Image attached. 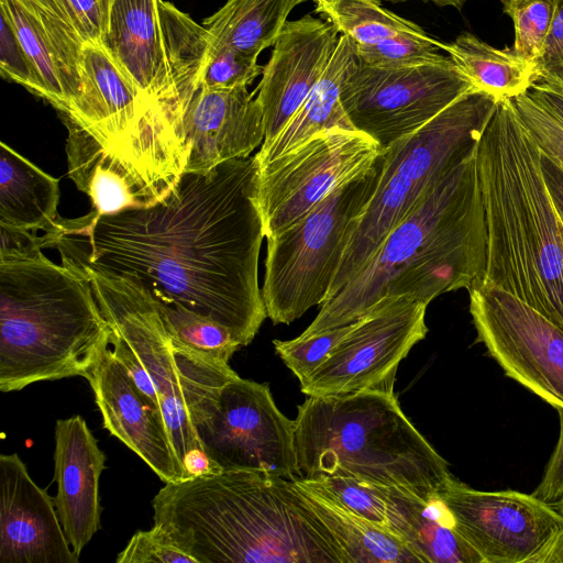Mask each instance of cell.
I'll return each instance as SVG.
<instances>
[{
	"label": "cell",
	"mask_w": 563,
	"mask_h": 563,
	"mask_svg": "<svg viewBox=\"0 0 563 563\" xmlns=\"http://www.w3.org/2000/svg\"><path fill=\"white\" fill-rule=\"evenodd\" d=\"M255 156L183 173L156 203L59 218L45 233L62 263L156 289L250 344L267 318L258 285L264 235Z\"/></svg>",
	"instance_id": "obj_1"
},
{
	"label": "cell",
	"mask_w": 563,
	"mask_h": 563,
	"mask_svg": "<svg viewBox=\"0 0 563 563\" xmlns=\"http://www.w3.org/2000/svg\"><path fill=\"white\" fill-rule=\"evenodd\" d=\"M154 526L197 563H347L294 481L255 471L166 483Z\"/></svg>",
	"instance_id": "obj_2"
},
{
	"label": "cell",
	"mask_w": 563,
	"mask_h": 563,
	"mask_svg": "<svg viewBox=\"0 0 563 563\" xmlns=\"http://www.w3.org/2000/svg\"><path fill=\"white\" fill-rule=\"evenodd\" d=\"M486 262V229L476 152L433 183L380 242L361 269L301 333L346 325L382 297L429 305L441 294L471 289Z\"/></svg>",
	"instance_id": "obj_3"
},
{
	"label": "cell",
	"mask_w": 563,
	"mask_h": 563,
	"mask_svg": "<svg viewBox=\"0 0 563 563\" xmlns=\"http://www.w3.org/2000/svg\"><path fill=\"white\" fill-rule=\"evenodd\" d=\"M541 156L510 99H500L476 148L486 262L473 287L501 288L563 328L562 225Z\"/></svg>",
	"instance_id": "obj_4"
},
{
	"label": "cell",
	"mask_w": 563,
	"mask_h": 563,
	"mask_svg": "<svg viewBox=\"0 0 563 563\" xmlns=\"http://www.w3.org/2000/svg\"><path fill=\"white\" fill-rule=\"evenodd\" d=\"M41 247L0 254V390L88 377L111 345L89 280Z\"/></svg>",
	"instance_id": "obj_5"
},
{
	"label": "cell",
	"mask_w": 563,
	"mask_h": 563,
	"mask_svg": "<svg viewBox=\"0 0 563 563\" xmlns=\"http://www.w3.org/2000/svg\"><path fill=\"white\" fill-rule=\"evenodd\" d=\"M298 478L352 477L430 500L454 478L394 391L308 396L294 420Z\"/></svg>",
	"instance_id": "obj_6"
},
{
	"label": "cell",
	"mask_w": 563,
	"mask_h": 563,
	"mask_svg": "<svg viewBox=\"0 0 563 563\" xmlns=\"http://www.w3.org/2000/svg\"><path fill=\"white\" fill-rule=\"evenodd\" d=\"M67 266L84 273L112 331L148 374L184 467L191 454L203 451L196 427L210 417L221 389L239 375L229 363L175 341L144 287L88 266Z\"/></svg>",
	"instance_id": "obj_7"
},
{
	"label": "cell",
	"mask_w": 563,
	"mask_h": 563,
	"mask_svg": "<svg viewBox=\"0 0 563 563\" xmlns=\"http://www.w3.org/2000/svg\"><path fill=\"white\" fill-rule=\"evenodd\" d=\"M499 100L474 88L419 130L383 150L375 190L351 224L325 302L361 269L423 192L476 152Z\"/></svg>",
	"instance_id": "obj_8"
},
{
	"label": "cell",
	"mask_w": 563,
	"mask_h": 563,
	"mask_svg": "<svg viewBox=\"0 0 563 563\" xmlns=\"http://www.w3.org/2000/svg\"><path fill=\"white\" fill-rule=\"evenodd\" d=\"M382 168L375 164L335 187L306 214L266 238L262 297L274 324H289L323 305L353 220L371 199Z\"/></svg>",
	"instance_id": "obj_9"
},
{
	"label": "cell",
	"mask_w": 563,
	"mask_h": 563,
	"mask_svg": "<svg viewBox=\"0 0 563 563\" xmlns=\"http://www.w3.org/2000/svg\"><path fill=\"white\" fill-rule=\"evenodd\" d=\"M102 46L180 131L184 109L209 58L203 25L164 0H113Z\"/></svg>",
	"instance_id": "obj_10"
},
{
	"label": "cell",
	"mask_w": 563,
	"mask_h": 563,
	"mask_svg": "<svg viewBox=\"0 0 563 563\" xmlns=\"http://www.w3.org/2000/svg\"><path fill=\"white\" fill-rule=\"evenodd\" d=\"M474 88L450 56L417 66L384 68L367 65L355 54L342 76L340 99L353 128L384 150Z\"/></svg>",
	"instance_id": "obj_11"
},
{
	"label": "cell",
	"mask_w": 563,
	"mask_h": 563,
	"mask_svg": "<svg viewBox=\"0 0 563 563\" xmlns=\"http://www.w3.org/2000/svg\"><path fill=\"white\" fill-rule=\"evenodd\" d=\"M383 148L371 136L332 128L258 166L257 205L268 238L306 214L335 187L371 168Z\"/></svg>",
	"instance_id": "obj_12"
},
{
	"label": "cell",
	"mask_w": 563,
	"mask_h": 563,
	"mask_svg": "<svg viewBox=\"0 0 563 563\" xmlns=\"http://www.w3.org/2000/svg\"><path fill=\"white\" fill-rule=\"evenodd\" d=\"M427 307L409 296L382 297L353 322L327 361L300 382L301 393L394 391L398 365L428 333Z\"/></svg>",
	"instance_id": "obj_13"
},
{
	"label": "cell",
	"mask_w": 563,
	"mask_h": 563,
	"mask_svg": "<svg viewBox=\"0 0 563 563\" xmlns=\"http://www.w3.org/2000/svg\"><path fill=\"white\" fill-rule=\"evenodd\" d=\"M294 426L277 408L267 384L236 376L196 430L205 453L222 471H255L295 481Z\"/></svg>",
	"instance_id": "obj_14"
},
{
	"label": "cell",
	"mask_w": 563,
	"mask_h": 563,
	"mask_svg": "<svg viewBox=\"0 0 563 563\" xmlns=\"http://www.w3.org/2000/svg\"><path fill=\"white\" fill-rule=\"evenodd\" d=\"M468 294L476 341L508 377L563 408V328L501 288L472 287Z\"/></svg>",
	"instance_id": "obj_15"
},
{
	"label": "cell",
	"mask_w": 563,
	"mask_h": 563,
	"mask_svg": "<svg viewBox=\"0 0 563 563\" xmlns=\"http://www.w3.org/2000/svg\"><path fill=\"white\" fill-rule=\"evenodd\" d=\"M439 496L484 563L533 562L563 530V515L533 494L477 490L453 478Z\"/></svg>",
	"instance_id": "obj_16"
},
{
	"label": "cell",
	"mask_w": 563,
	"mask_h": 563,
	"mask_svg": "<svg viewBox=\"0 0 563 563\" xmlns=\"http://www.w3.org/2000/svg\"><path fill=\"white\" fill-rule=\"evenodd\" d=\"M339 32L310 14L287 21L263 66L256 100L269 144L302 106L329 65Z\"/></svg>",
	"instance_id": "obj_17"
},
{
	"label": "cell",
	"mask_w": 563,
	"mask_h": 563,
	"mask_svg": "<svg viewBox=\"0 0 563 563\" xmlns=\"http://www.w3.org/2000/svg\"><path fill=\"white\" fill-rule=\"evenodd\" d=\"M255 92L247 87L197 88L180 121L185 173H207L223 162L249 157L263 143V114Z\"/></svg>",
	"instance_id": "obj_18"
},
{
	"label": "cell",
	"mask_w": 563,
	"mask_h": 563,
	"mask_svg": "<svg viewBox=\"0 0 563 563\" xmlns=\"http://www.w3.org/2000/svg\"><path fill=\"white\" fill-rule=\"evenodd\" d=\"M54 498L16 453L0 455V563H78Z\"/></svg>",
	"instance_id": "obj_19"
},
{
	"label": "cell",
	"mask_w": 563,
	"mask_h": 563,
	"mask_svg": "<svg viewBox=\"0 0 563 563\" xmlns=\"http://www.w3.org/2000/svg\"><path fill=\"white\" fill-rule=\"evenodd\" d=\"M86 379L110 434L136 453L165 484L185 481L163 415L137 390L111 345Z\"/></svg>",
	"instance_id": "obj_20"
},
{
	"label": "cell",
	"mask_w": 563,
	"mask_h": 563,
	"mask_svg": "<svg viewBox=\"0 0 563 563\" xmlns=\"http://www.w3.org/2000/svg\"><path fill=\"white\" fill-rule=\"evenodd\" d=\"M106 459L81 416L57 420L54 501L65 536L77 556L100 528L99 479Z\"/></svg>",
	"instance_id": "obj_21"
},
{
	"label": "cell",
	"mask_w": 563,
	"mask_h": 563,
	"mask_svg": "<svg viewBox=\"0 0 563 563\" xmlns=\"http://www.w3.org/2000/svg\"><path fill=\"white\" fill-rule=\"evenodd\" d=\"M44 88V100L68 114L82 89L80 37L34 0H0Z\"/></svg>",
	"instance_id": "obj_22"
},
{
	"label": "cell",
	"mask_w": 563,
	"mask_h": 563,
	"mask_svg": "<svg viewBox=\"0 0 563 563\" xmlns=\"http://www.w3.org/2000/svg\"><path fill=\"white\" fill-rule=\"evenodd\" d=\"M387 504L388 530L401 539L422 563H484L456 530L439 497L424 500L400 487L380 486Z\"/></svg>",
	"instance_id": "obj_23"
},
{
	"label": "cell",
	"mask_w": 563,
	"mask_h": 563,
	"mask_svg": "<svg viewBox=\"0 0 563 563\" xmlns=\"http://www.w3.org/2000/svg\"><path fill=\"white\" fill-rule=\"evenodd\" d=\"M59 117L68 131V175L77 188L91 199L96 216L151 206L133 176L109 156L90 133L68 117Z\"/></svg>",
	"instance_id": "obj_24"
},
{
	"label": "cell",
	"mask_w": 563,
	"mask_h": 563,
	"mask_svg": "<svg viewBox=\"0 0 563 563\" xmlns=\"http://www.w3.org/2000/svg\"><path fill=\"white\" fill-rule=\"evenodd\" d=\"M58 179L4 142L0 143V225L29 232H54L60 217Z\"/></svg>",
	"instance_id": "obj_25"
},
{
	"label": "cell",
	"mask_w": 563,
	"mask_h": 563,
	"mask_svg": "<svg viewBox=\"0 0 563 563\" xmlns=\"http://www.w3.org/2000/svg\"><path fill=\"white\" fill-rule=\"evenodd\" d=\"M355 54L354 41L341 35L329 65L302 106L280 133L254 155L258 166L290 152L321 131L332 128L355 130L340 99L342 76Z\"/></svg>",
	"instance_id": "obj_26"
},
{
	"label": "cell",
	"mask_w": 563,
	"mask_h": 563,
	"mask_svg": "<svg viewBox=\"0 0 563 563\" xmlns=\"http://www.w3.org/2000/svg\"><path fill=\"white\" fill-rule=\"evenodd\" d=\"M305 499L345 552L347 563H422L397 536L342 508L294 481Z\"/></svg>",
	"instance_id": "obj_27"
},
{
	"label": "cell",
	"mask_w": 563,
	"mask_h": 563,
	"mask_svg": "<svg viewBox=\"0 0 563 563\" xmlns=\"http://www.w3.org/2000/svg\"><path fill=\"white\" fill-rule=\"evenodd\" d=\"M302 0H228L202 25L210 44L257 58L275 44L291 10Z\"/></svg>",
	"instance_id": "obj_28"
},
{
	"label": "cell",
	"mask_w": 563,
	"mask_h": 563,
	"mask_svg": "<svg viewBox=\"0 0 563 563\" xmlns=\"http://www.w3.org/2000/svg\"><path fill=\"white\" fill-rule=\"evenodd\" d=\"M443 49L476 89L499 99L516 97L538 80L536 64L518 56L511 48H495L468 32L444 43Z\"/></svg>",
	"instance_id": "obj_29"
},
{
	"label": "cell",
	"mask_w": 563,
	"mask_h": 563,
	"mask_svg": "<svg viewBox=\"0 0 563 563\" xmlns=\"http://www.w3.org/2000/svg\"><path fill=\"white\" fill-rule=\"evenodd\" d=\"M303 1H312L317 13L357 45L374 44L399 35H427L416 23L383 8L378 0Z\"/></svg>",
	"instance_id": "obj_30"
},
{
	"label": "cell",
	"mask_w": 563,
	"mask_h": 563,
	"mask_svg": "<svg viewBox=\"0 0 563 563\" xmlns=\"http://www.w3.org/2000/svg\"><path fill=\"white\" fill-rule=\"evenodd\" d=\"M169 335L201 354L229 363L241 347L231 331L216 320L190 310L163 292L145 288Z\"/></svg>",
	"instance_id": "obj_31"
},
{
	"label": "cell",
	"mask_w": 563,
	"mask_h": 563,
	"mask_svg": "<svg viewBox=\"0 0 563 563\" xmlns=\"http://www.w3.org/2000/svg\"><path fill=\"white\" fill-rule=\"evenodd\" d=\"M504 12L515 26L511 49L523 59L537 65L550 36L556 0H501Z\"/></svg>",
	"instance_id": "obj_32"
},
{
	"label": "cell",
	"mask_w": 563,
	"mask_h": 563,
	"mask_svg": "<svg viewBox=\"0 0 563 563\" xmlns=\"http://www.w3.org/2000/svg\"><path fill=\"white\" fill-rule=\"evenodd\" d=\"M299 479L350 512L388 530L387 504L379 485L344 476Z\"/></svg>",
	"instance_id": "obj_33"
},
{
	"label": "cell",
	"mask_w": 563,
	"mask_h": 563,
	"mask_svg": "<svg viewBox=\"0 0 563 563\" xmlns=\"http://www.w3.org/2000/svg\"><path fill=\"white\" fill-rule=\"evenodd\" d=\"M356 45L357 57L365 64L384 68H401L443 58L439 49L444 43L427 35H399L374 44Z\"/></svg>",
	"instance_id": "obj_34"
},
{
	"label": "cell",
	"mask_w": 563,
	"mask_h": 563,
	"mask_svg": "<svg viewBox=\"0 0 563 563\" xmlns=\"http://www.w3.org/2000/svg\"><path fill=\"white\" fill-rule=\"evenodd\" d=\"M353 322L287 341L274 340L276 353L299 383L319 368L351 330Z\"/></svg>",
	"instance_id": "obj_35"
},
{
	"label": "cell",
	"mask_w": 563,
	"mask_h": 563,
	"mask_svg": "<svg viewBox=\"0 0 563 563\" xmlns=\"http://www.w3.org/2000/svg\"><path fill=\"white\" fill-rule=\"evenodd\" d=\"M58 16L84 44L101 45L113 0H34Z\"/></svg>",
	"instance_id": "obj_36"
},
{
	"label": "cell",
	"mask_w": 563,
	"mask_h": 563,
	"mask_svg": "<svg viewBox=\"0 0 563 563\" xmlns=\"http://www.w3.org/2000/svg\"><path fill=\"white\" fill-rule=\"evenodd\" d=\"M262 71L257 58L229 46L210 44L200 86L220 90L247 87Z\"/></svg>",
	"instance_id": "obj_37"
},
{
	"label": "cell",
	"mask_w": 563,
	"mask_h": 563,
	"mask_svg": "<svg viewBox=\"0 0 563 563\" xmlns=\"http://www.w3.org/2000/svg\"><path fill=\"white\" fill-rule=\"evenodd\" d=\"M512 107L542 154L563 170V126L527 91L509 98Z\"/></svg>",
	"instance_id": "obj_38"
},
{
	"label": "cell",
	"mask_w": 563,
	"mask_h": 563,
	"mask_svg": "<svg viewBox=\"0 0 563 563\" xmlns=\"http://www.w3.org/2000/svg\"><path fill=\"white\" fill-rule=\"evenodd\" d=\"M0 73L1 76L44 98V88L12 23L0 11Z\"/></svg>",
	"instance_id": "obj_39"
},
{
	"label": "cell",
	"mask_w": 563,
	"mask_h": 563,
	"mask_svg": "<svg viewBox=\"0 0 563 563\" xmlns=\"http://www.w3.org/2000/svg\"><path fill=\"white\" fill-rule=\"evenodd\" d=\"M115 562L197 563L192 556L167 541L155 527L147 531L135 532L118 554Z\"/></svg>",
	"instance_id": "obj_40"
},
{
	"label": "cell",
	"mask_w": 563,
	"mask_h": 563,
	"mask_svg": "<svg viewBox=\"0 0 563 563\" xmlns=\"http://www.w3.org/2000/svg\"><path fill=\"white\" fill-rule=\"evenodd\" d=\"M537 75L538 80L563 86V0H556L552 30L544 53L537 63Z\"/></svg>",
	"instance_id": "obj_41"
},
{
	"label": "cell",
	"mask_w": 563,
	"mask_h": 563,
	"mask_svg": "<svg viewBox=\"0 0 563 563\" xmlns=\"http://www.w3.org/2000/svg\"><path fill=\"white\" fill-rule=\"evenodd\" d=\"M556 410L560 417L559 440L544 475L532 493L536 497L550 504H554L563 497V408Z\"/></svg>",
	"instance_id": "obj_42"
},
{
	"label": "cell",
	"mask_w": 563,
	"mask_h": 563,
	"mask_svg": "<svg viewBox=\"0 0 563 563\" xmlns=\"http://www.w3.org/2000/svg\"><path fill=\"white\" fill-rule=\"evenodd\" d=\"M527 93L563 126V86L537 80Z\"/></svg>",
	"instance_id": "obj_43"
},
{
	"label": "cell",
	"mask_w": 563,
	"mask_h": 563,
	"mask_svg": "<svg viewBox=\"0 0 563 563\" xmlns=\"http://www.w3.org/2000/svg\"><path fill=\"white\" fill-rule=\"evenodd\" d=\"M541 165L548 191L563 225V170L544 154L541 156Z\"/></svg>",
	"instance_id": "obj_44"
},
{
	"label": "cell",
	"mask_w": 563,
	"mask_h": 563,
	"mask_svg": "<svg viewBox=\"0 0 563 563\" xmlns=\"http://www.w3.org/2000/svg\"><path fill=\"white\" fill-rule=\"evenodd\" d=\"M386 1L398 2V1H408V0H386ZM422 1L433 2L440 7H453L456 9H461L470 0H422Z\"/></svg>",
	"instance_id": "obj_45"
},
{
	"label": "cell",
	"mask_w": 563,
	"mask_h": 563,
	"mask_svg": "<svg viewBox=\"0 0 563 563\" xmlns=\"http://www.w3.org/2000/svg\"><path fill=\"white\" fill-rule=\"evenodd\" d=\"M555 508L563 515V497L553 504Z\"/></svg>",
	"instance_id": "obj_46"
},
{
	"label": "cell",
	"mask_w": 563,
	"mask_h": 563,
	"mask_svg": "<svg viewBox=\"0 0 563 563\" xmlns=\"http://www.w3.org/2000/svg\"><path fill=\"white\" fill-rule=\"evenodd\" d=\"M562 225V224H561ZM562 236H563V225H562Z\"/></svg>",
	"instance_id": "obj_47"
}]
</instances>
